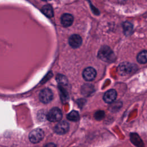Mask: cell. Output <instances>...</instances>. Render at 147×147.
Here are the masks:
<instances>
[{"mask_svg":"<svg viewBox=\"0 0 147 147\" xmlns=\"http://www.w3.org/2000/svg\"><path fill=\"white\" fill-rule=\"evenodd\" d=\"M98 57L107 62H111L115 59L114 52L108 46H103L100 48L98 53Z\"/></svg>","mask_w":147,"mask_h":147,"instance_id":"cell-1","label":"cell"},{"mask_svg":"<svg viewBox=\"0 0 147 147\" xmlns=\"http://www.w3.org/2000/svg\"><path fill=\"white\" fill-rule=\"evenodd\" d=\"M63 114L60 109L53 107L51 109L47 115V118L50 122H57L61 120Z\"/></svg>","mask_w":147,"mask_h":147,"instance_id":"cell-2","label":"cell"},{"mask_svg":"<svg viewBox=\"0 0 147 147\" xmlns=\"http://www.w3.org/2000/svg\"><path fill=\"white\" fill-rule=\"evenodd\" d=\"M44 133L41 129H35L32 130L29 134V139L30 141L33 144L40 142L44 138Z\"/></svg>","mask_w":147,"mask_h":147,"instance_id":"cell-3","label":"cell"},{"mask_svg":"<svg viewBox=\"0 0 147 147\" xmlns=\"http://www.w3.org/2000/svg\"><path fill=\"white\" fill-rule=\"evenodd\" d=\"M53 98V94L50 88H45L42 89L39 94L40 100L45 104L48 103L52 101Z\"/></svg>","mask_w":147,"mask_h":147,"instance_id":"cell-4","label":"cell"},{"mask_svg":"<svg viewBox=\"0 0 147 147\" xmlns=\"http://www.w3.org/2000/svg\"><path fill=\"white\" fill-rule=\"evenodd\" d=\"M69 126L67 122L65 121H61L57 123L54 127V130L56 133L63 135L65 134L69 130Z\"/></svg>","mask_w":147,"mask_h":147,"instance_id":"cell-5","label":"cell"},{"mask_svg":"<svg viewBox=\"0 0 147 147\" xmlns=\"http://www.w3.org/2000/svg\"><path fill=\"white\" fill-rule=\"evenodd\" d=\"M133 65L129 63L124 62L120 64L118 67V71L120 75H125L129 74L131 71H133L134 68Z\"/></svg>","mask_w":147,"mask_h":147,"instance_id":"cell-6","label":"cell"},{"mask_svg":"<svg viewBox=\"0 0 147 147\" xmlns=\"http://www.w3.org/2000/svg\"><path fill=\"white\" fill-rule=\"evenodd\" d=\"M96 75V72L95 69L91 67L85 68L83 72L82 76L83 79L88 82L93 80Z\"/></svg>","mask_w":147,"mask_h":147,"instance_id":"cell-7","label":"cell"},{"mask_svg":"<svg viewBox=\"0 0 147 147\" xmlns=\"http://www.w3.org/2000/svg\"><path fill=\"white\" fill-rule=\"evenodd\" d=\"M68 42L72 48H77L82 45V38L79 34H74L69 38Z\"/></svg>","mask_w":147,"mask_h":147,"instance_id":"cell-8","label":"cell"},{"mask_svg":"<svg viewBox=\"0 0 147 147\" xmlns=\"http://www.w3.org/2000/svg\"><path fill=\"white\" fill-rule=\"evenodd\" d=\"M117 96V91L114 89H111L105 93L103 99L106 103H111L115 100Z\"/></svg>","mask_w":147,"mask_h":147,"instance_id":"cell-9","label":"cell"},{"mask_svg":"<svg viewBox=\"0 0 147 147\" xmlns=\"http://www.w3.org/2000/svg\"><path fill=\"white\" fill-rule=\"evenodd\" d=\"M74 21L73 16L69 13H65L61 17V23L64 27L71 26Z\"/></svg>","mask_w":147,"mask_h":147,"instance_id":"cell-10","label":"cell"},{"mask_svg":"<svg viewBox=\"0 0 147 147\" xmlns=\"http://www.w3.org/2000/svg\"><path fill=\"white\" fill-rule=\"evenodd\" d=\"M131 143L137 147H144V144L140 137L136 133H132L130 135Z\"/></svg>","mask_w":147,"mask_h":147,"instance_id":"cell-11","label":"cell"},{"mask_svg":"<svg viewBox=\"0 0 147 147\" xmlns=\"http://www.w3.org/2000/svg\"><path fill=\"white\" fill-rule=\"evenodd\" d=\"M42 13L49 18H52L53 16V11L52 6L50 5L47 4L41 9Z\"/></svg>","mask_w":147,"mask_h":147,"instance_id":"cell-12","label":"cell"},{"mask_svg":"<svg viewBox=\"0 0 147 147\" xmlns=\"http://www.w3.org/2000/svg\"><path fill=\"white\" fill-rule=\"evenodd\" d=\"M137 60L140 64L147 63V51L144 50L141 51L137 56Z\"/></svg>","mask_w":147,"mask_h":147,"instance_id":"cell-13","label":"cell"},{"mask_svg":"<svg viewBox=\"0 0 147 147\" xmlns=\"http://www.w3.org/2000/svg\"><path fill=\"white\" fill-rule=\"evenodd\" d=\"M123 29L124 34L126 36H129L132 33L133 30V25L130 22L126 21L123 24Z\"/></svg>","mask_w":147,"mask_h":147,"instance_id":"cell-14","label":"cell"},{"mask_svg":"<svg viewBox=\"0 0 147 147\" xmlns=\"http://www.w3.org/2000/svg\"><path fill=\"white\" fill-rule=\"evenodd\" d=\"M67 118L71 121L73 122H76L79 120L80 117L78 111L75 110H72L70 113H69L67 115Z\"/></svg>","mask_w":147,"mask_h":147,"instance_id":"cell-15","label":"cell"},{"mask_svg":"<svg viewBox=\"0 0 147 147\" xmlns=\"http://www.w3.org/2000/svg\"><path fill=\"white\" fill-rule=\"evenodd\" d=\"M94 91V87L91 84H84L82 88V92L84 95H90Z\"/></svg>","mask_w":147,"mask_h":147,"instance_id":"cell-16","label":"cell"},{"mask_svg":"<svg viewBox=\"0 0 147 147\" xmlns=\"http://www.w3.org/2000/svg\"><path fill=\"white\" fill-rule=\"evenodd\" d=\"M56 81L57 82V83L61 86L63 85H66L68 83L67 78L64 75H63L61 74H58L56 76Z\"/></svg>","mask_w":147,"mask_h":147,"instance_id":"cell-17","label":"cell"},{"mask_svg":"<svg viewBox=\"0 0 147 147\" xmlns=\"http://www.w3.org/2000/svg\"><path fill=\"white\" fill-rule=\"evenodd\" d=\"M105 116V113L103 110H98L95 112L94 114V117L95 119L98 121L102 120Z\"/></svg>","mask_w":147,"mask_h":147,"instance_id":"cell-18","label":"cell"},{"mask_svg":"<svg viewBox=\"0 0 147 147\" xmlns=\"http://www.w3.org/2000/svg\"><path fill=\"white\" fill-rule=\"evenodd\" d=\"M59 90L60 91V96L62 100H67V98H68V95L67 92L65 89H64L62 87L59 86Z\"/></svg>","mask_w":147,"mask_h":147,"instance_id":"cell-19","label":"cell"},{"mask_svg":"<svg viewBox=\"0 0 147 147\" xmlns=\"http://www.w3.org/2000/svg\"><path fill=\"white\" fill-rule=\"evenodd\" d=\"M44 147H56V146L53 143H49V144H47Z\"/></svg>","mask_w":147,"mask_h":147,"instance_id":"cell-20","label":"cell"}]
</instances>
